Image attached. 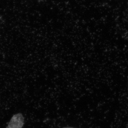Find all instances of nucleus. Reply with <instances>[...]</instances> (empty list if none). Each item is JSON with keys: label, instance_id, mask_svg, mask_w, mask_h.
Returning a JSON list of instances; mask_svg holds the SVG:
<instances>
[{"label": "nucleus", "instance_id": "f257e3e1", "mask_svg": "<svg viewBox=\"0 0 128 128\" xmlns=\"http://www.w3.org/2000/svg\"><path fill=\"white\" fill-rule=\"evenodd\" d=\"M24 118L21 113L13 115L6 128H22L24 124Z\"/></svg>", "mask_w": 128, "mask_h": 128}, {"label": "nucleus", "instance_id": "f03ea898", "mask_svg": "<svg viewBox=\"0 0 128 128\" xmlns=\"http://www.w3.org/2000/svg\"><path fill=\"white\" fill-rule=\"evenodd\" d=\"M73 128V127H66V128Z\"/></svg>", "mask_w": 128, "mask_h": 128}]
</instances>
